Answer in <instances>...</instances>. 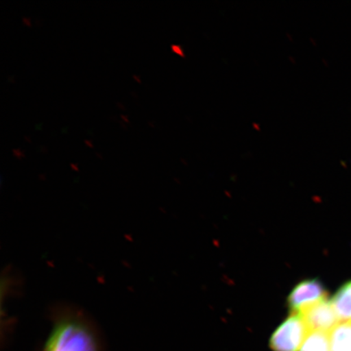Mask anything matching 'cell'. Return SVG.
Here are the masks:
<instances>
[{
  "label": "cell",
  "mask_w": 351,
  "mask_h": 351,
  "mask_svg": "<svg viewBox=\"0 0 351 351\" xmlns=\"http://www.w3.org/2000/svg\"><path fill=\"white\" fill-rule=\"evenodd\" d=\"M298 351H331L328 333L310 332Z\"/></svg>",
  "instance_id": "52a82bcc"
},
{
  "label": "cell",
  "mask_w": 351,
  "mask_h": 351,
  "mask_svg": "<svg viewBox=\"0 0 351 351\" xmlns=\"http://www.w3.org/2000/svg\"><path fill=\"white\" fill-rule=\"evenodd\" d=\"M327 291L324 285L317 279L302 280L289 293L287 305L295 314H300L310 306L327 298Z\"/></svg>",
  "instance_id": "3957f363"
},
{
  "label": "cell",
  "mask_w": 351,
  "mask_h": 351,
  "mask_svg": "<svg viewBox=\"0 0 351 351\" xmlns=\"http://www.w3.org/2000/svg\"><path fill=\"white\" fill-rule=\"evenodd\" d=\"M308 331L300 314H292L276 329L270 339V348L274 351H298Z\"/></svg>",
  "instance_id": "7a4b0ae2"
},
{
  "label": "cell",
  "mask_w": 351,
  "mask_h": 351,
  "mask_svg": "<svg viewBox=\"0 0 351 351\" xmlns=\"http://www.w3.org/2000/svg\"><path fill=\"white\" fill-rule=\"evenodd\" d=\"M38 351H107L97 326L84 313L62 308L51 317V330Z\"/></svg>",
  "instance_id": "6da1fadb"
},
{
  "label": "cell",
  "mask_w": 351,
  "mask_h": 351,
  "mask_svg": "<svg viewBox=\"0 0 351 351\" xmlns=\"http://www.w3.org/2000/svg\"><path fill=\"white\" fill-rule=\"evenodd\" d=\"M331 351H351V323L342 322L329 335Z\"/></svg>",
  "instance_id": "8992f818"
},
{
  "label": "cell",
  "mask_w": 351,
  "mask_h": 351,
  "mask_svg": "<svg viewBox=\"0 0 351 351\" xmlns=\"http://www.w3.org/2000/svg\"><path fill=\"white\" fill-rule=\"evenodd\" d=\"M331 302L339 320L351 323V282L342 285Z\"/></svg>",
  "instance_id": "5b68a950"
},
{
  "label": "cell",
  "mask_w": 351,
  "mask_h": 351,
  "mask_svg": "<svg viewBox=\"0 0 351 351\" xmlns=\"http://www.w3.org/2000/svg\"><path fill=\"white\" fill-rule=\"evenodd\" d=\"M300 315L311 332H331L339 322L332 302L327 298L310 306Z\"/></svg>",
  "instance_id": "277c9868"
}]
</instances>
